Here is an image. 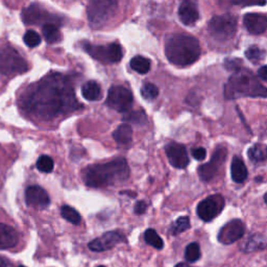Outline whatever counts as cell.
Instances as JSON below:
<instances>
[{
	"label": "cell",
	"mask_w": 267,
	"mask_h": 267,
	"mask_svg": "<svg viewBox=\"0 0 267 267\" xmlns=\"http://www.w3.org/2000/svg\"><path fill=\"white\" fill-rule=\"evenodd\" d=\"M42 32H43L44 39L46 40L47 43L53 44V43H57L61 40L60 30L57 26V24H55V23L44 24L43 28H42Z\"/></svg>",
	"instance_id": "23"
},
{
	"label": "cell",
	"mask_w": 267,
	"mask_h": 267,
	"mask_svg": "<svg viewBox=\"0 0 267 267\" xmlns=\"http://www.w3.org/2000/svg\"><path fill=\"white\" fill-rule=\"evenodd\" d=\"M246 57L252 63L258 64L264 59V51L260 49L258 46H251L246 51Z\"/></svg>",
	"instance_id": "30"
},
{
	"label": "cell",
	"mask_w": 267,
	"mask_h": 267,
	"mask_svg": "<svg viewBox=\"0 0 267 267\" xmlns=\"http://www.w3.org/2000/svg\"><path fill=\"white\" fill-rule=\"evenodd\" d=\"M165 55L173 65L185 67L195 63L201 56L198 41L189 35L174 34L165 42Z\"/></svg>",
	"instance_id": "3"
},
{
	"label": "cell",
	"mask_w": 267,
	"mask_h": 267,
	"mask_svg": "<svg viewBox=\"0 0 267 267\" xmlns=\"http://www.w3.org/2000/svg\"><path fill=\"white\" fill-rule=\"evenodd\" d=\"M82 94H83L84 98H86L89 101L99 100L101 98V95H102L100 86L96 82H94V81L87 82L83 86Z\"/></svg>",
	"instance_id": "22"
},
{
	"label": "cell",
	"mask_w": 267,
	"mask_h": 267,
	"mask_svg": "<svg viewBox=\"0 0 267 267\" xmlns=\"http://www.w3.org/2000/svg\"><path fill=\"white\" fill-rule=\"evenodd\" d=\"M231 175L233 181L238 184L243 183L248 179L249 175L248 168L244 162L239 157L233 158L232 165H231Z\"/></svg>",
	"instance_id": "20"
},
{
	"label": "cell",
	"mask_w": 267,
	"mask_h": 267,
	"mask_svg": "<svg viewBox=\"0 0 267 267\" xmlns=\"http://www.w3.org/2000/svg\"><path fill=\"white\" fill-rule=\"evenodd\" d=\"M146 208H147L146 203L143 201H140V202L136 203V205H135V213L136 214L141 215V214H143V213L146 212Z\"/></svg>",
	"instance_id": "38"
},
{
	"label": "cell",
	"mask_w": 267,
	"mask_h": 267,
	"mask_svg": "<svg viewBox=\"0 0 267 267\" xmlns=\"http://www.w3.org/2000/svg\"><path fill=\"white\" fill-rule=\"evenodd\" d=\"M84 49L92 58L103 64L118 63L123 57L122 48L117 43H111L109 45H93L85 43Z\"/></svg>",
	"instance_id": "8"
},
{
	"label": "cell",
	"mask_w": 267,
	"mask_h": 267,
	"mask_svg": "<svg viewBox=\"0 0 267 267\" xmlns=\"http://www.w3.org/2000/svg\"><path fill=\"white\" fill-rule=\"evenodd\" d=\"M227 153H228V151L226 148L219 147L215 150L214 153H213L209 163L199 166L198 175L202 181L209 182L217 174L220 166L226 161Z\"/></svg>",
	"instance_id": "11"
},
{
	"label": "cell",
	"mask_w": 267,
	"mask_h": 267,
	"mask_svg": "<svg viewBox=\"0 0 267 267\" xmlns=\"http://www.w3.org/2000/svg\"><path fill=\"white\" fill-rule=\"evenodd\" d=\"M125 241V238L118 232H108L102 236L92 240L89 243V249L93 252H105L115 248L118 243Z\"/></svg>",
	"instance_id": "13"
},
{
	"label": "cell",
	"mask_w": 267,
	"mask_h": 267,
	"mask_svg": "<svg viewBox=\"0 0 267 267\" xmlns=\"http://www.w3.org/2000/svg\"><path fill=\"white\" fill-rule=\"evenodd\" d=\"M123 120L126 122L135 123L137 125H143L146 123L147 117L143 111H130L126 112L123 116Z\"/></svg>",
	"instance_id": "27"
},
{
	"label": "cell",
	"mask_w": 267,
	"mask_h": 267,
	"mask_svg": "<svg viewBox=\"0 0 267 267\" xmlns=\"http://www.w3.org/2000/svg\"><path fill=\"white\" fill-rule=\"evenodd\" d=\"M165 151L169 163L173 167L179 169H184L188 166L189 157L184 145L176 142H170L166 145Z\"/></svg>",
	"instance_id": "14"
},
{
	"label": "cell",
	"mask_w": 267,
	"mask_h": 267,
	"mask_svg": "<svg viewBox=\"0 0 267 267\" xmlns=\"http://www.w3.org/2000/svg\"><path fill=\"white\" fill-rule=\"evenodd\" d=\"M179 17L185 25L194 24L199 18L196 0H183L179 8Z\"/></svg>",
	"instance_id": "18"
},
{
	"label": "cell",
	"mask_w": 267,
	"mask_h": 267,
	"mask_svg": "<svg viewBox=\"0 0 267 267\" xmlns=\"http://www.w3.org/2000/svg\"><path fill=\"white\" fill-rule=\"evenodd\" d=\"M28 69V63L12 46L7 45L0 49V73L10 76L24 73Z\"/></svg>",
	"instance_id": "5"
},
{
	"label": "cell",
	"mask_w": 267,
	"mask_h": 267,
	"mask_svg": "<svg viewBox=\"0 0 267 267\" xmlns=\"http://www.w3.org/2000/svg\"><path fill=\"white\" fill-rule=\"evenodd\" d=\"M106 104L117 112L126 113L131 108L132 94L122 86H112L106 96Z\"/></svg>",
	"instance_id": "9"
},
{
	"label": "cell",
	"mask_w": 267,
	"mask_h": 267,
	"mask_svg": "<svg viewBox=\"0 0 267 267\" xmlns=\"http://www.w3.org/2000/svg\"><path fill=\"white\" fill-rule=\"evenodd\" d=\"M244 224L240 219H233L219 231L217 239L222 244H232L241 239L244 236Z\"/></svg>",
	"instance_id": "12"
},
{
	"label": "cell",
	"mask_w": 267,
	"mask_h": 267,
	"mask_svg": "<svg viewBox=\"0 0 267 267\" xmlns=\"http://www.w3.org/2000/svg\"><path fill=\"white\" fill-rule=\"evenodd\" d=\"M25 203L34 209H45L50 205V198L42 187L30 186L25 191Z\"/></svg>",
	"instance_id": "15"
},
{
	"label": "cell",
	"mask_w": 267,
	"mask_h": 267,
	"mask_svg": "<svg viewBox=\"0 0 267 267\" xmlns=\"http://www.w3.org/2000/svg\"><path fill=\"white\" fill-rule=\"evenodd\" d=\"M225 65H226V67H227L229 70H234V71H236V70L240 69L237 60H227L226 63H225Z\"/></svg>",
	"instance_id": "39"
},
{
	"label": "cell",
	"mask_w": 267,
	"mask_h": 267,
	"mask_svg": "<svg viewBox=\"0 0 267 267\" xmlns=\"http://www.w3.org/2000/svg\"><path fill=\"white\" fill-rule=\"evenodd\" d=\"M19 235L11 226L0 224V250L13 249L18 244Z\"/></svg>",
	"instance_id": "19"
},
{
	"label": "cell",
	"mask_w": 267,
	"mask_h": 267,
	"mask_svg": "<svg viewBox=\"0 0 267 267\" xmlns=\"http://www.w3.org/2000/svg\"><path fill=\"white\" fill-rule=\"evenodd\" d=\"M24 104L33 115L41 119H52L76 109L77 101L67 78L55 73L34 87Z\"/></svg>",
	"instance_id": "1"
},
{
	"label": "cell",
	"mask_w": 267,
	"mask_h": 267,
	"mask_svg": "<svg viewBox=\"0 0 267 267\" xmlns=\"http://www.w3.org/2000/svg\"><path fill=\"white\" fill-rule=\"evenodd\" d=\"M175 267H191V266L187 263H179L177 265H175Z\"/></svg>",
	"instance_id": "42"
},
{
	"label": "cell",
	"mask_w": 267,
	"mask_h": 267,
	"mask_svg": "<svg viewBox=\"0 0 267 267\" xmlns=\"http://www.w3.org/2000/svg\"><path fill=\"white\" fill-rule=\"evenodd\" d=\"M53 160L48 155H41L37 161V168L44 173H49L53 170Z\"/></svg>",
	"instance_id": "31"
},
{
	"label": "cell",
	"mask_w": 267,
	"mask_h": 267,
	"mask_svg": "<svg viewBox=\"0 0 267 267\" xmlns=\"http://www.w3.org/2000/svg\"><path fill=\"white\" fill-rule=\"evenodd\" d=\"M208 31L213 38L218 41L230 40L237 32V19L231 14L213 17L208 24Z\"/></svg>",
	"instance_id": "6"
},
{
	"label": "cell",
	"mask_w": 267,
	"mask_h": 267,
	"mask_svg": "<svg viewBox=\"0 0 267 267\" xmlns=\"http://www.w3.org/2000/svg\"><path fill=\"white\" fill-rule=\"evenodd\" d=\"M189 228H190L189 217L182 216L174 221V224L172 225V227L170 229V232L172 233V235H177V234H181V233L187 231Z\"/></svg>",
	"instance_id": "29"
},
{
	"label": "cell",
	"mask_w": 267,
	"mask_h": 267,
	"mask_svg": "<svg viewBox=\"0 0 267 267\" xmlns=\"http://www.w3.org/2000/svg\"><path fill=\"white\" fill-rule=\"evenodd\" d=\"M266 154H267V149H266Z\"/></svg>",
	"instance_id": "46"
},
{
	"label": "cell",
	"mask_w": 267,
	"mask_h": 267,
	"mask_svg": "<svg viewBox=\"0 0 267 267\" xmlns=\"http://www.w3.org/2000/svg\"><path fill=\"white\" fill-rule=\"evenodd\" d=\"M144 240L147 244L151 246L152 248H154L157 250H162L164 248L163 239L160 237L158 235V233L152 229H148L145 231Z\"/></svg>",
	"instance_id": "25"
},
{
	"label": "cell",
	"mask_w": 267,
	"mask_h": 267,
	"mask_svg": "<svg viewBox=\"0 0 267 267\" xmlns=\"http://www.w3.org/2000/svg\"><path fill=\"white\" fill-rule=\"evenodd\" d=\"M264 248H266V246L263 244V242H261V241L259 242L256 239H254V240H250V241L246 244L244 252H253L256 250H262Z\"/></svg>",
	"instance_id": "36"
},
{
	"label": "cell",
	"mask_w": 267,
	"mask_h": 267,
	"mask_svg": "<svg viewBox=\"0 0 267 267\" xmlns=\"http://www.w3.org/2000/svg\"><path fill=\"white\" fill-rule=\"evenodd\" d=\"M0 267H12V264L7 258L0 256Z\"/></svg>",
	"instance_id": "41"
},
{
	"label": "cell",
	"mask_w": 267,
	"mask_h": 267,
	"mask_svg": "<svg viewBox=\"0 0 267 267\" xmlns=\"http://www.w3.org/2000/svg\"><path fill=\"white\" fill-rule=\"evenodd\" d=\"M258 76L263 81H267V66H263L258 70Z\"/></svg>",
	"instance_id": "40"
},
{
	"label": "cell",
	"mask_w": 267,
	"mask_h": 267,
	"mask_svg": "<svg viewBox=\"0 0 267 267\" xmlns=\"http://www.w3.org/2000/svg\"><path fill=\"white\" fill-rule=\"evenodd\" d=\"M129 173L126 160L118 158L108 163L88 166L83 171V181L92 188H104L125 182Z\"/></svg>",
	"instance_id": "2"
},
{
	"label": "cell",
	"mask_w": 267,
	"mask_h": 267,
	"mask_svg": "<svg viewBox=\"0 0 267 267\" xmlns=\"http://www.w3.org/2000/svg\"><path fill=\"white\" fill-rule=\"evenodd\" d=\"M232 3L238 6L251 7V6H265L266 0H232Z\"/></svg>",
	"instance_id": "35"
},
{
	"label": "cell",
	"mask_w": 267,
	"mask_h": 267,
	"mask_svg": "<svg viewBox=\"0 0 267 267\" xmlns=\"http://www.w3.org/2000/svg\"><path fill=\"white\" fill-rule=\"evenodd\" d=\"M225 198L220 194H214L210 195L207 198L203 199L196 208V212L198 217L206 221L209 222L211 220L217 217L221 211L225 208Z\"/></svg>",
	"instance_id": "10"
},
{
	"label": "cell",
	"mask_w": 267,
	"mask_h": 267,
	"mask_svg": "<svg viewBox=\"0 0 267 267\" xmlns=\"http://www.w3.org/2000/svg\"><path fill=\"white\" fill-rule=\"evenodd\" d=\"M248 154H249V158H250L251 161L254 162V163H259V162L264 161V153H263V150H262L260 145L252 146L249 149Z\"/></svg>",
	"instance_id": "34"
},
{
	"label": "cell",
	"mask_w": 267,
	"mask_h": 267,
	"mask_svg": "<svg viewBox=\"0 0 267 267\" xmlns=\"http://www.w3.org/2000/svg\"><path fill=\"white\" fill-rule=\"evenodd\" d=\"M24 43L30 47H37L41 43V37L40 35L35 31H29L26 32L23 37Z\"/></svg>",
	"instance_id": "33"
},
{
	"label": "cell",
	"mask_w": 267,
	"mask_h": 267,
	"mask_svg": "<svg viewBox=\"0 0 267 267\" xmlns=\"http://www.w3.org/2000/svg\"><path fill=\"white\" fill-rule=\"evenodd\" d=\"M192 155L195 160H197V161H203V160H205V158L207 155V151L203 147L193 148L192 149Z\"/></svg>",
	"instance_id": "37"
},
{
	"label": "cell",
	"mask_w": 267,
	"mask_h": 267,
	"mask_svg": "<svg viewBox=\"0 0 267 267\" xmlns=\"http://www.w3.org/2000/svg\"><path fill=\"white\" fill-rule=\"evenodd\" d=\"M264 202H265L266 205H267V193L264 195Z\"/></svg>",
	"instance_id": "43"
},
{
	"label": "cell",
	"mask_w": 267,
	"mask_h": 267,
	"mask_svg": "<svg viewBox=\"0 0 267 267\" xmlns=\"http://www.w3.org/2000/svg\"><path fill=\"white\" fill-rule=\"evenodd\" d=\"M201 258V249L197 242H192L186 248L185 259L188 262H196Z\"/></svg>",
	"instance_id": "28"
},
{
	"label": "cell",
	"mask_w": 267,
	"mask_h": 267,
	"mask_svg": "<svg viewBox=\"0 0 267 267\" xmlns=\"http://www.w3.org/2000/svg\"><path fill=\"white\" fill-rule=\"evenodd\" d=\"M19 267H26V266H23V265H20Z\"/></svg>",
	"instance_id": "44"
},
{
	"label": "cell",
	"mask_w": 267,
	"mask_h": 267,
	"mask_svg": "<svg viewBox=\"0 0 267 267\" xmlns=\"http://www.w3.org/2000/svg\"><path fill=\"white\" fill-rule=\"evenodd\" d=\"M61 214L67 221H69L72 225L76 226L81 224L82 221V217L79 215V213L70 206H63L61 208Z\"/></svg>",
	"instance_id": "26"
},
{
	"label": "cell",
	"mask_w": 267,
	"mask_h": 267,
	"mask_svg": "<svg viewBox=\"0 0 267 267\" xmlns=\"http://www.w3.org/2000/svg\"><path fill=\"white\" fill-rule=\"evenodd\" d=\"M116 8L117 0H90L87 12L92 28H101L111 18Z\"/></svg>",
	"instance_id": "7"
},
{
	"label": "cell",
	"mask_w": 267,
	"mask_h": 267,
	"mask_svg": "<svg viewBox=\"0 0 267 267\" xmlns=\"http://www.w3.org/2000/svg\"><path fill=\"white\" fill-rule=\"evenodd\" d=\"M97 267H105V266H102V265H100V266H97Z\"/></svg>",
	"instance_id": "45"
},
{
	"label": "cell",
	"mask_w": 267,
	"mask_h": 267,
	"mask_svg": "<svg viewBox=\"0 0 267 267\" xmlns=\"http://www.w3.org/2000/svg\"><path fill=\"white\" fill-rule=\"evenodd\" d=\"M243 23L248 32L252 35H262L267 31V16L250 13L243 17Z\"/></svg>",
	"instance_id": "17"
},
{
	"label": "cell",
	"mask_w": 267,
	"mask_h": 267,
	"mask_svg": "<svg viewBox=\"0 0 267 267\" xmlns=\"http://www.w3.org/2000/svg\"><path fill=\"white\" fill-rule=\"evenodd\" d=\"M132 129L129 124H120L113 132V138L118 144H128L131 141Z\"/></svg>",
	"instance_id": "21"
},
{
	"label": "cell",
	"mask_w": 267,
	"mask_h": 267,
	"mask_svg": "<svg viewBox=\"0 0 267 267\" xmlns=\"http://www.w3.org/2000/svg\"><path fill=\"white\" fill-rule=\"evenodd\" d=\"M141 94L144 99L152 100V99L157 98V96L159 95V89L157 88L155 85H153L151 83H146L142 86Z\"/></svg>",
	"instance_id": "32"
},
{
	"label": "cell",
	"mask_w": 267,
	"mask_h": 267,
	"mask_svg": "<svg viewBox=\"0 0 267 267\" xmlns=\"http://www.w3.org/2000/svg\"><path fill=\"white\" fill-rule=\"evenodd\" d=\"M225 97L230 100L240 97L267 98V88L258 81L250 70L238 69L230 76L226 84Z\"/></svg>",
	"instance_id": "4"
},
{
	"label": "cell",
	"mask_w": 267,
	"mask_h": 267,
	"mask_svg": "<svg viewBox=\"0 0 267 267\" xmlns=\"http://www.w3.org/2000/svg\"><path fill=\"white\" fill-rule=\"evenodd\" d=\"M130 68L140 74H145L150 69V61L144 57L137 56L130 60Z\"/></svg>",
	"instance_id": "24"
},
{
	"label": "cell",
	"mask_w": 267,
	"mask_h": 267,
	"mask_svg": "<svg viewBox=\"0 0 267 267\" xmlns=\"http://www.w3.org/2000/svg\"><path fill=\"white\" fill-rule=\"evenodd\" d=\"M22 19L25 24H41L42 22L47 24L51 23L52 16L40 7L33 5L23 10Z\"/></svg>",
	"instance_id": "16"
}]
</instances>
